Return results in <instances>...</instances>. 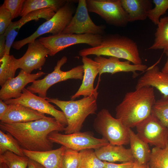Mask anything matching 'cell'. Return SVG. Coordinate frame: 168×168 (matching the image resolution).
Masks as SVG:
<instances>
[{
  "instance_id": "15",
  "label": "cell",
  "mask_w": 168,
  "mask_h": 168,
  "mask_svg": "<svg viewBox=\"0 0 168 168\" xmlns=\"http://www.w3.org/2000/svg\"><path fill=\"white\" fill-rule=\"evenodd\" d=\"M45 74L42 71L28 74L21 69L16 77L8 79L1 87L0 99L4 101L19 97L23 90L28 84L32 83Z\"/></svg>"
},
{
  "instance_id": "6",
  "label": "cell",
  "mask_w": 168,
  "mask_h": 168,
  "mask_svg": "<svg viewBox=\"0 0 168 168\" xmlns=\"http://www.w3.org/2000/svg\"><path fill=\"white\" fill-rule=\"evenodd\" d=\"M95 131L110 144L124 145L129 143L128 129L109 111L103 109L97 114L93 124Z\"/></svg>"
},
{
  "instance_id": "32",
  "label": "cell",
  "mask_w": 168,
  "mask_h": 168,
  "mask_svg": "<svg viewBox=\"0 0 168 168\" xmlns=\"http://www.w3.org/2000/svg\"><path fill=\"white\" fill-rule=\"evenodd\" d=\"M152 113L168 129V96L162 95L156 100Z\"/></svg>"
},
{
  "instance_id": "40",
  "label": "cell",
  "mask_w": 168,
  "mask_h": 168,
  "mask_svg": "<svg viewBox=\"0 0 168 168\" xmlns=\"http://www.w3.org/2000/svg\"><path fill=\"white\" fill-rule=\"evenodd\" d=\"M28 166V168H45L40 163L30 159H29Z\"/></svg>"
},
{
  "instance_id": "13",
  "label": "cell",
  "mask_w": 168,
  "mask_h": 168,
  "mask_svg": "<svg viewBox=\"0 0 168 168\" xmlns=\"http://www.w3.org/2000/svg\"><path fill=\"white\" fill-rule=\"evenodd\" d=\"M4 101L8 105L20 104L43 114H49L64 126L67 125L66 118L63 111L56 109L46 99L36 96L25 88L19 97Z\"/></svg>"
},
{
  "instance_id": "4",
  "label": "cell",
  "mask_w": 168,
  "mask_h": 168,
  "mask_svg": "<svg viewBox=\"0 0 168 168\" xmlns=\"http://www.w3.org/2000/svg\"><path fill=\"white\" fill-rule=\"evenodd\" d=\"M97 97L92 95L77 100L68 101L47 97L46 99L56 105L64 113L68 123L64 133L69 134L80 132L86 118L96 113L97 110Z\"/></svg>"
},
{
  "instance_id": "34",
  "label": "cell",
  "mask_w": 168,
  "mask_h": 168,
  "mask_svg": "<svg viewBox=\"0 0 168 168\" xmlns=\"http://www.w3.org/2000/svg\"><path fill=\"white\" fill-rule=\"evenodd\" d=\"M79 152L66 148L63 156V168H78Z\"/></svg>"
},
{
  "instance_id": "31",
  "label": "cell",
  "mask_w": 168,
  "mask_h": 168,
  "mask_svg": "<svg viewBox=\"0 0 168 168\" xmlns=\"http://www.w3.org/2000/svg\"><path fill=\"white\" fill-rule=\"evenodd\" d=\"M29 159L26 156H19L9 151L0 155V162L4 163L8 168H26Z\"/></svg>"
},
{
  "instance_id": "35",
  "label": "cell",
  "mask_w": 168,
  "mask_h": 168,
  "mask_svg": "<svg viewBox=\"0 0 168 168\" xmlns=\"http://www.w3.org/2000/svg\"><path fill=\"white\" fill-rule=\"evenodd\" d=\"M25 0H5L2 4L10 12L12 20L20 16Z\"/></svg>"
},
{
  "instance_id": "8",
  "label": "cell",
  "mask_w": 168,
  "mask_h": 168,
  "mask_svg": "<svg viewBox=\"0 0 168 168\" xmlns=\"http://www.w3.org/2000/svg\"><path fill=\"white\" fill-rule=\"evenodd\" d=\"M89 12L99 15L108 24L124 27L128 22V16L120 0H86Z\"/></svg>"
},
{
  "instance_id": "27",
  "label": "cell",
  "mask_w": 168,
  "mask_h": 168,
  "mask_svg": "<svg viewBox=\"0 0 168 168\" xmlns=\"http://www.w3.org/2000/svg\"><path fill=\"white\" fill-rule=\"evenodd\" d=\"M19 68L17 59L13 55H4L0 58V85L2 87L8 79L14 77Z\"/></svg>"
},
{
  "instance_id": "43",
  "label": "cell",
  "mask_w": 168,
  "mask_h": 168,
  "mask_svg": "<svg viewBox=\"0 0 168 168\" xmlns=\"http://www.w3.org/2000/svg\"><path fill=\"white\" fill-rule=\"evenodd\" d=\"M0 168H8V167L4 163L0 162Z\"/></svg>"
},
{
  "instance_id": "18",
  "label": "cell",
  "mask_w": 168,
  "mask_h": 168,
  "mask_svg": "<svg viewBox=\"0 0 168 168\" xmlns=\"http://www.w3.org/2000/svg\"><path fill=\"white\" fill-rule=\"evenodd\" d=\"M145 86L155 87L163 95L168 96V73L160 71L156 64L148 68L138 80L135 89Z\"/></svg>"
},
{
  "instance_id": "10",
  "label": "cell",
  "mask_w": 168,
  "mask_h": 168,
  "mask_svg": "<svg viewBox=\"0 0 168 168\" xmlns=\"http://www.w3.org/2000/svg\"><path fill=\"white\" fill-rule=\"evenodd\" d=\"M48 138L52 143L78 152L87 149L96 150L110 144L105 139L95 138L88 132L63 134L54 131L49 135Z\"/></svg>"
},
{
  "instance_id": "30",
  "label": "cell",
  "mask_w": 168,
  "mask_h": 168,
  "mask_svg": "<svg viewBox=\"0 0 168 168\" xmlns=\"http://www.w3.org/2000/svg\"><path fill=\"white\" fill-rule=\"evenodd\" d=\"M148 164L152 168H168V142L164 148L152 149Z\"/></svg>"
},
{
  "instance_id": "42",
  "label": "cell",
  "mask_w": 168,
  "mask_h": 168,
  "mask_svg": "<svg viewBox=\"0 0 168 168\" xmlns=\"http://www.w3.org/2000/svg\"><path fill=\"white\" fill-rule=\"evenodd\" d=\"M147 164H142L135 160L132 168H147Z\"/></svg>"
},
{
  "instance_id": "14",
  "label": "cell",
  "mask_w": 168,
  "mask_h": 168,
  "mask_svg": "<svg viewBox=\"0 0 168 168\" xmlns=\"http://www.w3.org/2000/svg\"><path fill=\"white\" fill-rule=\"evenodd\" d=\"M48 55L50 56V50L37 39L28 44L25 53L17 59L18 68L28 74H31L34 70H41Z\"/></svg>"
},
{
  "instance_id": "44",
  "label": "cell",
  "mask_w": 168,
  "mask_h": 168,
  "mask_svg": "<svg viewBox=\"0 0 168 168\" xmlns=\"http://www.w3.org/2000/svg\"><path fill=\"white\" fill-rule=\"evenodd\" d=\"M147 168H152V167H150L149 166L148 164V163H147Z\"/></svg>"
},
{
  "instance_id": "3",
  "label": "cell",
  "mask_w": 168,
  "mask_h": 168,
  "mask_svg": "<svg viewBox=\"0 0 168 168\" xmlns=\"http://www.w3.org/2000/svg\"><path fill=\"white\" fill-rule=\"evenodd\" d=\"M78 54L82 57L91 55L114 57L134 64H142L137 43L126 36L118 34L104 35L99 45L83 49L79 51Z\"/></svg>"
},
{
  "instance_id": "26",
  "label": "cell",
  "mask_w": 168,
  "mask_h": 168,
  "mask_svg": "<svg viewBox=\"0 0 168 168\" xmlns=\"http://www.w3.org/2000/svg\"><path fill=\"white\" fill-rule=\"evenodd\" d=\"M157 26L154 43L148 49L168 50V16L161 18Z\"/></svg>"
},
{
  "instance_id": "24",
  "label": "cell",
  "mask_w": 168,
  "mask_h": 168,
  "mask_svg": "<svg viewBox=\"0 0 168 168\" xmlns=\"http://www.w3.org/2000/svg\"><path fill=\"white\" fill-rule=\"evenodd\" d=\"M130 149L135 160L146 164L149 160L151 151L149 144L141 139L131 128L128 129Z\"/></svg>"
},
{
  "instance_id": "20",
  "label": "cell",
  "mask_w": 168,
  "mask_h": 168,
  "mask_svg": "<svg viewBox=\"0 0 168 168\" xmlns=\"http://www.w3.org/2000/svg\"><path fill=\"white\" fill-rule=\"evenodd\" d=\"M66 148L62 146L54 150L45 151H30L23 149L25 156L40 163L45 168H63V155Z\"/></svg>"
},
{
  "instance_id": "16",
  "label": "cell",
  "mask_w": 168,
  "mask_h": 168,
  "mask_svg": "<svg viewBox=\"0 0 168 168\" xmlns=\"http://www.w3.org/2000/svg\"><path fill=\"white\" fill-rule=\"evenodd\" d=\"M84 74L82 83L77 91L71 97L74 100L81 96H87L92 95L98 96L97 85L95 88L94 84L96 77L99 74V64L87 56L82 57Z\"/></svg>"
},
{
  "instance_id": "1",
  "label": "cell",
  "mask_w": 168,
  "mask_h": 168,
  "mask_svg": "<svg viewBox=\"0 0 168 168\" xmlns=\"http://www.w3.org/2000/svg\"><path fill=\"white\" fill-rule=\"evenodd\" d=\"M0 128L12 135L23 149L45 151L52 150L53 143L49 139V135L54 131H64L65 127L54 118L46 117L26 122H0Z\"/></svg>"
},
{
  "instance_id": "7",
  "label": "cell",
  "mask_w": 168,
  "mask_h": 168,
  "mask_svg": "<svg viewBox=\"0 0 168 168\" xmlns=\"http://www.w3.org/2000/svg\"><path fill=\"white\" fill-rule=\"evenodd\" d=\"M67 58L63 57L58 60L54 71L41 79L35 80L26 89L33 93L46 99L49 89L54 84L69 79L82 80L84 74L83 65L77 66L68 71H63L61 67L67 62Z\"/></svg>"
},
{
  "instance_id": "41",
  "label": "cell",
  "mask_w": 168,
  "mask_h": 168,
  "mask_svg": "<svg viewBox=\"0 0 168 168\" xmlns=\"http://www.w3.org/2000/svg\"><path fill=\"white\" fill-rule=\"evenodd\" d=\"M164 52L167 56V59L161 71L162 72L168 73V50L164 51Z\"/></svg>"
},
{
  "instance_id": "5",
  "label": "cell",
  "mask_w": 168,
  "mask_h": 168,
  "mask_svg": "<svg viewBox=\"0 0 168 168\" xmlns=\"http://www.w3.org/2000/svg\"><path fill=\"white\" fill-rule=\"evenodd\" d=\"M74 1L67 0L65 4L60 8L50 19L46 21L38 28L32 34L21 40L14 41L12 48L19 50L26 44L34 42L41 35L50 33L52 35L61 33L70 22L74 9Z\"/></svg>"
},
{
  "instance_id": "2",
  "label": "cell",
  "mask_w": 168,
  "mask_h": 168,
  "mask_svg": "<svg viewBox=\"0 0 168 168\" xmlns=\"http://www.w3.org/2000/svg\"><path fill=\"white\" fill-rule=\"evenodd\" d=\"M156 101L152 87L145 86L128 92L115 108V118L128 128L136 127L151 114Z\"/></svg>"
},
{
  "instance_id": "22",
  "label": "cell",
  "mask_w": 168,
  "mask_h": 168,
  "mask_svg": "<svg viewBox=\"0 0 168 168\" xmlns=\"http://www.w3.org/2000/svg\"><path fill=\"white\" fill-rule=\"evenodd\" d=\"M95 152L97 157L104 161L124 162L135 161L130 149H126L123 145L109 144L95 150Z\"/></svg>"
},
{
  "instance_id": "39",
  "label": "cell",
  "mask_w": 168,
  "mask_h": 168,
  "mask_svg": "<svg viewBox=\"0 0 168 168\" xmlns=\"http://www.w3.org/2000/svg\"><path fill=\"white\" fill-rule=\"evenodd\" d=\"M3 101L0 99V118L4 114L8 108V105Z\"/></svg>"
},
{
  "instance_id": "23",
  "label": "cell",
  "mask_w": 168,
  "mask_h": 168,
  "mask_svg": "<svg viewBox=\"0 0 168 168\" xmlns=\"http://www.w3.org/2000/svg\"><path fill=\"white\" fill-rule=\"evenodd\" d=\"M122 6L128 14L129 22L143 21L147 17L148 11L152 8L150 0H120Z\"/></svg>"
},
{
  "instance_id": "37",
  "label": "cell",
  "mask_w": 168,
  "mask_h": 168,
  "mask_svg": "<svg viewBox=\"0 0 168 168\" xmlns=\"http://www.w3.org/2000/svg\"><path fill=\"white\" fill-rule=\"evenodd\" d=\"M105 166L103 168H132L134 161L122 162L116 164L104 161Z\"/></svg>"
},
{
  "instance_id": "19",
  "label": "cell",
  "mask_w": 168,
  "mask_h": 168,
  "mask_svg": "<svg viewBox=\"0 0 168 168\" xmlns=\"http://www.w3.org/2000/svg\"><path fill=\"white\" fill-rule=\"evenodd\" d=\"M44 114L20 104L8 105V109L0 118L1 122L11 124L39 120L46 117Z\"/></svg>"
},
{
  "instance_id": "11",
  "label": "cell",
  "mask_w": 168,
  "mask_h": 168,
  "mask_svg": "<svg viewBox=\"0 0 168 168\" xmlns=\"http://www.w3.org/2000/svg\"><path fill=\"white\" fill-rule=\"evenodd\" d=\"M136 127L137 135L148 144L161 148L166 147L168 129L152 113Z\"/></svg>"
},
{
  "instance_id": "17",
  "label": "cell",
  "mask_w": 168,
  "mask_h": 168,
  "mask_svg": "<svg viewBox=\"0 0 168 168\" xmlns=\"http://www.w3.org/2000/svg\"><path fill=\"white\" fill-rule=\"evenodd\" d=\"M94 60L99 64V77L105 73L111 74L122 72L135 73L136 71H144L148 68L146 65L131 64L128 61H121L119 58L114 57L107 58L102 56H96Z\"/></svg>"
},
{
  "instance_id": "36",
  "label": "cell",
  "mask_w": 168,
  "mask_h": 168,
  "mask_svg": "<svg viewBox=\"0 0 168 168\" xmlns=\"http://www.w3.org/2000/svg\"><path fill=\"white\" fill-rule=\"evenodd\" d=\"M12 20L9 11L2 4L0 7V35L4 34Z\"/></svg>"
},
{
  "instance_id": "25",
  "label": "cell",
  "mask_w": 168,
  "mask_h": 168,
  "mask_svg": "<svg viewBox=\"0 0 168 168\" xmlns=\"http://www.w3.org/2000/svg\"><path fill=\"white\" fill-rule=\"evenodd\" d=\"M67 0H25L20 16L21 17L30 12L45 8H51L56 12L64 5Z\"/></svg>"
},
{
  "instance_id": "9",
  "label": "cell",
  "mask_w": 168,
  "mask_h": 168,
  "mask_svg": "<svg viewBox=\"0 0 168 168\" xmlns=\"http://www.w3.org/2000/svg\"><path fill=\"white\" fill-rule=\"evenodd\" d=\"M103 35L90 34H77L60 33L45 37H40V42L50 51V56L71 46L81 44H87L91 47H96L101 43Z\"/></svg>"
},
{
  "instance_id": "38",
  "label": "cell",
  "mask_w": 168,
  "mask_h": 168,
  "mask_svg": "<svg viewBox=\"0 0 168 168\" xmlns=\"http://www.w3.org/2000/svg\"><path fill=\"white\" fill-rule=\"evenodd\" d=\"M6 38L4 34L0 35V58L5 54Z\"/></svg>"
},
{
  "instance_id": "28",
  "label": "cell",
  "mask_w": 168,
  "mask_h": 168,
  "mask_svg": "<svg viewBox=\"0 0 168 168\" xmlns=\"http://www.w3.org/2000/svg\"><path fill=\"white\" fill-rule=\"evenodd\" d=\"M104 161L97 156L93 149H87L79 152L78 168H103Z\"/></svg>"
},
{
  "instance_id": "21",
  "label": "cell",
  "mask_w": 168,
  "mask_h": 168,
  "mask_svg": "<svg viewBox=\"0 0 168 168\" xmlns=\"http://www.w3.org/2000/svg\"><path fill=\"white\" fill-rule=\"evenodd\" d=\"M55 12L51 8L42 9L30 12L18 21L12 22L4 34L7 41L10 43H13L20 28L26 23L33 20L37 21L41 18L48 21Z\"/></svg>"
},
{
  "instance_id": "12",
  "label": "cell",
  "mask_w": 168,
  "mask_h": 168,
  "mask_svg": "<svg viewBox=\"0 0 168 168\" xmlns=\"http://www.w3.org/2000/svg\"><path fill=\"white\" fill-rule=\"evenodd\" d=\"M88 12L86 0H79L74 15L69 25L62 33L105 35V26L95 24Z\"/></svg>"
},
{
  "instance_id": "33",
  "label": "cell",
  "mask_w": 168,
  "mask_h": 168,
  "mask_svg": "<svg viewBox=\"0 0 168 168\" xmlns=\"http://www.w3.org/2000/svg\"><path fill=\"white\" fill-rule=\"evenodd\" d=\"M155 7L148 12L147 17L155 25L160 22V17L166 13L168 9V0H153Z\"/></svg>"
},
{
  "instance_id": "29",
  "label": "cell",
  "mask_w": 168,
  "mask_h": 168,
  "mask_svg": "<svg viewBox=\"0 0 168 168\" xmlns=\"http://www.w3.org/2000/svg\"><path fill=\"white\" fill-rule=\"evenodd\" d=\"M17 141L10 134L0 130V155L9 151L21 156H25L23 148Z\"/></svg>"
}]
</instances>
